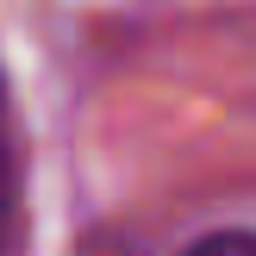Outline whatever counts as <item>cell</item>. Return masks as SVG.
<instances>
[{
  "mask_svg": "<svg viewBox=\"0 0 256 256\" xmlns=\"http://www.w3.org/2000/svg\"><path fill=\"white\" fill-rule=\"evenodd\" d=\"M6 225H12V175H6V156H0V244H6Z\"/></svg>",
  "mask_w": 256,
  "mask_h": 256,
  "instance_id": "obj_2",
  "label": "cell"
},
{
  "mask_svg": "<svg viewBox=\"0 0 256 256\" xmlns=\"http://www.w3.org/2000/svg\"><path fill=\"white\" fill-rule=\"evenodd\" d=\"M182 256H256V232H206L200 244H188Z\"/></svg>",
  "mask_w": 256,
  "mask_h": 256,
  "instance_id": "obj_1",
  "label": "cell"
}]
</instances>
